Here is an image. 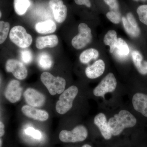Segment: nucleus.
<instances>
[{"mask_svg": "<svg viewBox=\"0 0 147 147\" xmlns=\"http://www.w3.org/2000/svg\"><path fill=\"white\" fill-rule=\"evenodd\" d=\"M35 29L38 33L47 34L56 31L57 25L54 21L47 20L36 23L35 26Z\"/></svg>", "mask_w": 147, "mask_h": 147, "instance_id": "18", "label": "nucleus"}, {"mask_svg": "<svg viewBox=\"0 0 147 147\" xmlns=\"http://www.w3.org/2000/svg\"><path fill=\"white\" fill-rule=\"evenodd\" d=\"M21 111L25 116L35 120L44 121L49 118V114L45 110L35 108L30 105H24Z\"/></svg>", "mask_w": 147, "mask_h": 147, "instance_id": "12", "label": "nucleus"}, {"mask_svg": "<svg viewBox=\"0 0 147 147\" xmlns=\"http://www.w3.org/2000/svg\"><path fill=\"white\" fill-rule=\"evenodd\" d=\"M59 43V39L56 35L45 36H39L36 40V47L39 50L46 47L53 48L56 47Z\"/></svg>", "mask_w": 147, "mask_h": 147, "instance_id": "16", "label": "nucleus"}, {"mask_svg": "<svg viewBox=\"0 0 147 147\" xmlns=\"http://www.w3.org/2000/svg\"><path fill=\"white\" fill-rule=\"evenodd\" d=\"M21 60L26 64H28L31 63L33 60V55L31 51L28 49L21 50L20 53Z\"/></svg>", "mask_w": 147, "mask_h": 147, "instance_id": "28", "label": "nucleus"}, {"mask_svg": "<svg viewBox=\"0 0 147 147\" xmlns=\"http://www.w3.org/2000/svg\"><path fill=\"white\" fill-rule=\"evenodd\" d=\"M99 53L94 48H90L83 51L79 57V60L83 64L89 63L92 60H96L98 58Z\"/></svg>", "mask_w": 147, "mask_h": 147, "instance_id": "20", "label": "nucleus"}, {"mask_svg": "<svg viewBox=\"0 0 147 147\" xmlns=\"http://www.w3.org/2000/svg\"><path fill=\"white\" fill-rule=\"evenodd\" d=\"M10 28L8 22L0 21V44H2L7 38Z\"/></svg>", "mask_w": 147, "mask_h": 147, "instance_id": "25", "label": "nucleus"}, {"mask_svg": "<svg viewBox=\"0 0 147 147\" xmlns=\"http://www.w3.org/2000/svg\"><path fill=\"white\" fill-rule=\"evenodd\" d=\"M137 11L139 20L147 26V5L139 6L137 9Z\"/></svg>", "mask_w": 147, "mask_h": 147, "instance_id": "26", "label": "nucleus"}, {"mask_svg": "<svg viewBox=\"0 0 147 147\" xmlns=\"http://www.w3.org/2000/svg\"><path fill=\"white\" fill-rule=\"evenodd\" d=\"M134 1H141L142 2H146V1L147 0H134Z\"/></svg>", "mask_w": 147, "mask_h": 147, "instance_id": "35", "label": "nucleus"}, {"mask_svg": "<svg viewBox=\"0 0 147 147\" xmlns=\"http://www.w3.org/2000/svg\"><path fill=\"white\" fill-rule=\"evenodd\" d=\"M122 22L125 30L129 36L132 38H137L141 34V30L140 28H135L132 26L128 23L126 17H122Z\"/></svg>", "mask_w": 147, "mask_h": 147, "instance_id": "24", "label": "nucleus"}, {"mask_svg": "<svg viewBox=\"0 0 147 147\" xmlns=\"http://www.w3.org/2000/svg\"><path fill=\"white\" fill-rule=\"evenodd\" d=\"M132 102L134 109L147 117V95L142 93L135 94L132 97Z\"/></svg>", "mask_w": 147, "mask_h": 147, "instance_id": "15", "label": "nucleus"}, {"mask_svg": "<svg viewBox=\"0 0 147 147\" xmlns=\"http://www.w3.org/2000/svg\"><path fill=\"white\" fill-rule=\"evenodd\" d=\"M106 17L110 22L115 24H119L122 19L121 13L118 11H108L106 13Z\"/></svg>", "mask_w": 147, "mask_h": 147, "instance_id": "27", "label": "nucleus"}, {"mask_svg": "<svg viewBox=\"0 0 147 147\" xmlns=\"http://www.w3.org/2000/svg\"><path fill=\"white\" fill-rule=\"evenodd\" d=\"M79 33L72 38L71 45L76 50H81L91 42L92 36V31L85 23H82L78 26Z\"/></svg>", "mask_w": 147, "mask_h": 147, "instance_id": "6", "label": "nucleus"}, {"mask_svg": "<svg viewBox=\"0 0 147 147\" xmlns=\"http://www.w3.org/2000/svg\"><path fill=\"white\" fill-rule=\"evenodd\" d=\"M104 2L108 5L111 10L118 11L119 3L117 0H103Z\"/></svg>", "mask_w": 147, "mask_h": 147, "instance_id": "30", "label": "nucleus"}, {"mask_svg": "<svg viewBox=\"0 0 147 147\" xmlns=\"http://www.w3.org/2000/svg\"><path fill=\"white\" fill-rule=\"evenodd\" d=\"M22 90L20 82L16 80H11L6 87L5 96L9 102L15 103L21 99Z\"/></svg>", "mask_w": 147, "mask_h": 147, "instance_id": "10", "label": "nucleus"}, {"mask_svg": "<svg viewBox=\"0 0 147 147\" xmlns=\"http://www.w3.org/2000/svg\"><path fill=\"white\" fill-rule=\"evenodd\" d=\"M94 123L99 128L102 137L106 140H109L112 137V134L109 128L108 121L105 114L100 113L95 117Z\"/></svg>", "mask_w": 147, "mask_h": 147, "instance_id": "14", "label": "nucleus"}, {"mask_svg": "<svg viewBox=\"0 0 147 147\" xmlns=\"http://www.w3.org/2000/svg\"><path fill=\"white\" fill-rule=\"evenodd\" d=\"M24 96L27 104L33 107H42L46 100L44 94L32 88H28L25 91Z\"/></svg>", "mask_w": 147, "mask_h": 147, "instance_id": "9", "label": "nucleus"}, {"mask_svg": "<svg viewBox=\"0 0 147 147\" xmlns=\"http://www.w3.org/2000/svg\"><path fill=\"white\" fill-rule=\"evenodd\" d=\"M137 122V119L132 114L123 110L109 119L108 124L112 135L116 136L120 134L125 128L135 126Z\"/></svg>", "mask_w": 147, "mask_h": 147, "instance_id": "1", "label": "nucleus"}, {"mask_svg": "<svg viewBox=\"0 0 147 147\" xmlns=\"http://www.w3.org/2000/svg\"><path fill=\"white\" fill-rule=\"evenodd\" d=\"M37 62L40 68L43 69H48L51 68L53 64L52 57L47 53H42L38 55Z\"/></svg>", "mask_w": 147, "mask_h": 147, "instance_id": "21", "label": "nucleus"}, {"mask_svg": "<svg viewBox=\"0 0 147 147\" xmlns=\"http://www.w3.org/2000/svg\"><path fill=\"white\" fill-rule=\"evenodd\" d=\"M88 135L87 128L84 125H79L71 131L62 130L59 135V138L61 142L64 143H76L84 141Z\"/></svg>", "mask_w": 147, "mask_h": 147, "instance_id": "5", "label": "nucleus"}, {"mask_svg": "<svg viewBox=\"0 0 147 147\" xmlns=\"http://www.w3.org/2000/svg\"><path fill=\"white\" fill-rule=\"evenodd\" d=\"M117 40V35L115 30L108 31L104 36L103 42L105 45L110 47V53H113L115 52Z\"/></svg>", "mask_w": 147, "mask_h": 147, "instance_id": "19", "label": "nucleus"}, {"mask_svg": "<svg viewBox=\"0 0 147 147\" xmlns=\"http://www.w3.org/2000/svg\"><path fill=\"white\" fill-rule=\"evenodd\" d=\"M5 133V125L3 123L0 121V137H2Z\"/></svg>", "mask_w": 147, "mask_h": 147, "instance_id": "33", "label": "nucleus"}, {"mask_svg": "<svg viewBox=\"0 0 147 147\" xmlns=\"http://www.w3.org/2000/svg\"><path fill=\"white\" fill-rule=\"evenodd\" d=\"M40 79L52 95L60 94L64 91L66 81L62 77H55L49 72H44L41 74Z\"/></svg>", "mask_w": 147, "mask_h": 147, "instance_id": "3", "label": "nucleus"}, {"mask_svg": "<svg viewBox=\"0 0 147 147\" xmlns=\"http://www.w3.org/2000/svg\"><path fill=\"white\" fill-rule=\"evenodd\" d=\"M82 147H92L91 146H90V145L88 144H85Z\"/></svg>", "mask_w": 147, "mask_h": 147, "instance_id": "34", "label": "nucleus"}, {"mask_svg": "<svg viewBox=\"0 0 147 147\" xmlns=\"http://www.w3.org/2000/svg\"><path fill=\"white\" fill-rule=\"evenodd\" d=\"M5 69L7 72L11 73L16 79L22 80L26 79L28 72L24 64L14 59H10L5 64Z\"/></svg>", "mask_w": 147, "mask_h": 147, "instance_id": "8", "label": "nucleus"}, {"mask_svg": "<svg viewBox=\"0 0 147 147\" xmlns=\"http://www.w3.org/2000/svg\"><path fill=\"white\" fill-rule=\"evenodd\" d=\"M2 16V12L0 10V18H1V17Z\"/></svg>", "mask_w": 147, "mask_h": 147, "instance_id": "37", "label": "nucleus"}, {"mask_svg": "<svg viewBox=\"0 0 147 147\" xmlns=\"http://www.w3.org/2000/svg\"><path fill=\"white\" fill-rule=\"evenodd\" d=\"M127 20L130 25L135 28H139L136 19L134 18V15L131 12H129L126 15Z\"/></svg>", "mask_w": 147, "mask_h": 147, "instance_id": "31", "label": "nucleus"}, {"mask_svg": "<svg viewBox=\"0 0 147 147\" xmlns=\"http://www.w3.org/2000/svg\"><path fill=\"white\" fill-rule=\"evenodd\" d=\"M105 68V62L100 59L95 61L91 65L88 66L85 70V73L89 79H96L103 74Z\"/></svg>", "mask_w": 147, "mask_h": 147, "instance_id": "13", "label": "nucleus"}, {"mask_svg": "<svg viewBox=\"0 0 147 147\" xmlns=\"http://www.w3.org/2000/svg\"><path fill=\"white\" fill-rule=\"evenodd\" d=\"M2 145V142L1 139H0V147H1Z\"/></svg>", "mask_w": 147, "mask_h": 147, "instance_id": "36", "label": "nucleus"}, {"mask_svg": "<svg viewBox=\"0 0 147 147\" xmlns=\"http://www.w3.org/2000/svg\"><path fill=\"white\" fill-rule=\"evenodd\" d=\"M50 8L53 11L55 20L58 23H62L67 16V9L62 0H50Z\"/></svg>", "mask_w": 147, "mask_h": 147, "instance_id": "11", "label": "nucleus"}, {"mask_svg": "<svg viewBox=\"0 0 147 147\" xmlns=\"http://www.w3.org/2000/svg\"><path fill=\"white\" fill-rule=\"evenodd\" d=\"M115 51H116V55L120 58L125 57L129 53L128 45L125 40L121 38H118Z\"/></svg>", "mask_w": 147, "mask_h": 147, "instance_id": "23", "label": "nucleus"}, {"mask_svg": "<svg viewBox=\"0 0 147 147\" xmlns=\"http://www.w3.org/2000/svg\"><path fill=\"white\" fill-rule=\"evenodd\" d=\"M31 5L30 0H14L13 7L16 14L22 16L26 12Z\"/></svg>", "mask_w": 147, "mask_h": 147, "instance_id": "22", "label": "nucleus"}, {"mask_svg": "<svg viewBox=\"0 0 147 147\" xmlns=\"http://www.w3.org/2000/svg\"><path fill=\"white\" fill-rule=\"evenodd\" d=\"M9 37L14 44L23 49L28 47L33 41L31 35L28 34L26 29L22 26L13 27L11 30Z\"/></svg>", "mask_w": 147, "mask_h": 147, "instance_id": "4", "label": "nucleus"}, {"mask_svg": "<svg viewBox=\"0 0 147 147\" xmlns=\"http://www.w3.org/2000/svg\"><path fill=\"white\" fill-rule=\"evenodd\" d=\"M131 57L135 67L142 75L147 74V61H144V58L138 50H134L131 53Z\"/></svg>", "mask_w": 147, "mask_h": 147, "instance_id": "17", "label": "nucleus"}, {"mask_svg": "<svg viewBox=\"0 0 147 147\" xmlns=\"http://www.w3.org/2000/svg\"><path fill=\"white\" fill-rule=\"evenodd\" d=\"M74 2L78 5H84L88 7H90L91 6L90 0H74Z\"/></svg>", "mask_w": 147, "mask_h": 147, "instance_id": "32", "label": "nucleus"}, {"mask_svg": "<svg viewBox=\"0 0 147 147\" xmlns=\"http://www.w3.org/2000/svg\"><path fill=\"white\" fill-rule=\"evenodd\" d=\"M78 92L77 87L72 86L62 93L56 103V110L59 114L64 115L71 109Z\"/></svg>", "mask_w": 147, "mask_h": 147, "instance_id": "2", "label": "nucleus"}, {"mask_svg": "<svg viewBox=\"0 0 147 147\" xmlns=\"http://www.w3.org/2000/svg\"><path fill=\"white\" fill-rule=\"evenodd\" d=\"M117 82L115 75L113 73H108L94 88L93 94L95 96L104 97L105 95L115 91Z\"/></svg>", "mask_w": 147, "mask_h": 147, "instance_id": "7", "label": "nucleus"}, {"mask_svg": "<svg viewBox=\"0 0 147 147\" xmlns=\"http://www.w3.org/2000/svg\"><path fill=\"white\" fill-rule=\"evenodd\" d=\"M25 132L27 135L31 136L34 139L39 140L42 138L41 132L32 127H27L25 129Z\"/></svg>", "mask_w": 147, "mask_h": 147, "instance_id": "29", "label": "nucleus"}]
</instances>
